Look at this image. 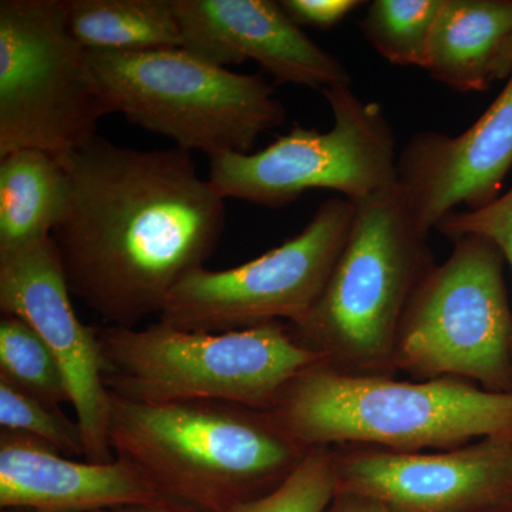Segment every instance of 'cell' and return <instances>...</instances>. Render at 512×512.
I'll use <instances>...</instances> for the list:
<instances>
[{
	"label": "cell",
	"instance_id": "8fae6325",
	"mask_svg": "<svg viewBox=\"0 0 512 512\" xmlns=\"http://www.w3.org/2000/svg\"><path fill=\"white\" fill-rule=\"evenodd\" d=\"M0 311L25 320L59 360L82 430L86 460H116L107 436L110 393L103 379L99 328L84 325L74 312L53 237L0 255Z\"/></svg>",
	"mask_w": 512,
	"mask_h": 512
},
{
	"label": "cell",
	"instance_id": "8992f818",
	"mask_svg": "<svg viewBox=\"0 0 512 512\" xmlns=\"http://www.w3.org/2000/svg\"><path fill=\"white\" fill-rule=\"evenodd\" d=\"M89 59L110 114L210 160L251 153L262 134L285 121L264 77L232 72L184 49L89 52Z\"/></svg>",
	"mask_w": 512,
	"mask_h": 512
},
{
	"label": "cell",
	"instance_id": "d6986e66",
	"mask_svg": "<svg viewBox=\"0 0 512 512\" xmlns=\"http://www.w3.org/2000/svg\"><path fill=\"white\" fill-rule=\"evenodd\" d=\"M444 0H375L360 22L373 49L394 66H426Z\"/></svg>",
	"mask_w": 512,
	"mask_h": 512
},
{
	"label": "cell",
	"instance_id": "9a60e30c",
	"mask_svg": "<svg viewBox=\"0 0 512 512\" xmlns=\"http://www.w3.org/2000/svg\"><path fill=\"white\" fill-rule=\"evenodd\" d=\"M167 503L123 460H70L45 441L0 430V508L96 512L123 505ZM171 503V501H168Z\"/></svg>",
	"mask_w": 512,
	"mask_h": 512
},
{
	"label": "cell",
	"instance_id": "e0dca14e",
	"mask_svg": "<svg viewBox=\"0 0 512 512\" xmlns=\"http://www.w3.org/2000/svg\"><path fill=\"white\" fill-rule=\"evenodd\" d=\"M69 198V174L56 157L20 150L0 158V255L53 237Z\"/></svg>",
	"mask_w": 512,
	"mask_h": 512
},
{
	"label": "cell",
	"instance_id": "2e32d148",
	"mask_svg": "<svg viewBox=\"0 0 512 512\" xmlns=\"http://www.w3.org/2000/svg\"><path fill=\"white\" fill-rule=\"evenodd\" d=\"M424 70L460 93L512 74V0H444Z\"/></svg>",
	"mask_w": 512,
	"mask_h": 512
},
{
	"label": "cell",
	"instance_id": "ffe728a7",
	"mask_svg": "<svg viewBox=\"0 0 512 512\" xmlns=\"http://www.w3.org/2000/svg\"><path fill=\"white\" fill-rule=\"evenodd\" d=\"M0 379L60 409L72 403L59 360L32 326L18 316L0 318Z\"/></svg>",
	"mask_w": 512,
	"mask_h": 512
},
{
	"label": "cell",
	"instance_id": "7c38bea8",
	"mask_svg": "<svg viewBox=\"0 0 512 512\" xmlns=\"http://www.w3.org/2000/svg\"><path fill=\"white\" fill-rule=\"evenodd\" d=\"M336 493L373 498L399 512H471L512 495V439L451 450L335 447Z\"/></svg>",
	"mask_w": 512,
	"mask_h": 512
},
{
	"label": "cell",
	"instance_id": "7402d4cb",
	"mask_svg": "<svg viewBox=\"0 0 512 512\" xmlns=\"http://www.w3.org/2000/svg\"><path fill=\"white\" fill-rule=\"evenodd\" d=\"M0 430L16 431L45 441L66 457L86 458L77 420L67 419L62 410L3 379H0Z\"/></svg>",
	"mask_w": 512,
	"mask_h": 512
},
{
	"label": "cell",
	"instance_id": "4fadbf2b",
	"mask_svg": "<svg viewBox=\"0 0 512 512\" xmlns=\"http://www.w3.org/2000/svg\"><path fill=\"white\" fill-rule=\"evenodd\" d=\"M512 168V74L487 111L458 136L414 134L399 153V188L424 235L464 207L500 197Z\"/></svg>",
	"mask_w": 512,
	"mask_h": 512
},
{
	"label": "cell",
	"instance_id": "5b68a950",
	"mask_svg": "<svg viewBox=\"0 0 512 512\" xmlns=\"http://www.w3.org/2000/svg\"><path fill=\"white\" fill-rule=\"evenodd\" d=\"M103 379L114 396L165 404L221 402L271 410L286 384L325 363L286 322L208 333L158 322L99 329Z\"/></svg>",
	"mask_w": 512,
	"mask_h": 512
},
{
	"label": "cell",
	"instance_id": "d4e9b609",
	"mask_svg": "<svg viewBox=\"0 0 512 512\" xmlns=\"http://www.w3.org/2000/svg\"><path fill=\"white\" fill-rule=\"evenodd\" d=\"M326 512H399L389 505L362 497V495L349 493H336Z\"/></svg>",
	"mask_w": 512,
	"mask_h": 512
},
{
	"label": "cell",
	"instance_id": "603a6c76",
	"mask_svg": "<svg viewBox=\"0 0 512 512\" xmlns=\"http://www.w3.org/2000/svg\"><path fill=\"white\" fill-rule=\"evenodd\" d=\"M437 229L451 241L466 234L490 238L501 249L512 271V187L483 208L453 212Z\"/></svg>",
	"mask_w": 512,
	"mask_h": 512
},
{
	"label": "cell",
	"instance_id": "4316f807",
	"mask_svg": "<svg viewBox=\"0 0 512 512\" xmlns=\"http://www.w3.org/2000/svg\"><path fill=\"white\" fill-rule=\"evenodd\" d=\"M471 512H512V495L504 498V500L497 501V503L485 505V507Z\"/></svg>",
	"mask_w": 512,
	"mask_h": 512
},
{
	"label": "cell",
	"instance_id": "52a82bcc",
	"mask_svg": "<svg viewBox=\"0 0 512 512\" xmlns=\"http://www.w3.org/2000/svg\"><path fill=\"white\" fill-rule=\"evenodd\" d=\"M414 292L397 335V372L413 380H466L512 392V309L505 258L483 235L454 238Z\"/></svg>",
	"mask_w": 512,
	"mask_h": 512
},
{
	"label": "cell",
	"instance_id": "484cf974",
	"mask_svg": "<svg viewBox=\"0 0 512 512\" xmlns=\"http://www.w3.org/2000/svg\"><path fill=\"white\" fill-rule=\"evenodd\" d=\"M96 512H201L184 507V505L174 503H154V504H136L123 505V507L107 508Z\"/></svg>",
	"mask_w": 512,
	"mask_h": 512
},
{
	"label": "cell",
	"instance_id": "9c48e42d",
	"mask_svg": "<svg viewBox=\"0 0 512 512\" xmlns=\"http://www.w3.org/2000/svg\"><path fill=\"white\" fill-rule=\"evenodd\" d=\"M333 114L328 131L293 127L264 150L210 160L208 181L224 200L281 208L312 190L360 202L399 185L396 136L379 104L350 83L322 90Z\"/></svg>",
	"mask_w": 512,
	"mask_h": 512
},
{
	"label": "cell",
	"instance_id": "cb8c5ba5",
	"mask_svg": "<svg viewBox=\"0 0 512 512\" xmlns=\"http://www.w3.org/2000/svg\"><path fill=\"white\" fill-rule=\"evenodd\" d=\"M282 9L298 26L328 30L365 2L359 0H281Z\"/></svg>",
	"mask_w": 512,
	"mask_h": 512
},
{
	"label": "cell",
	"instance_id": "44dd1931",
	"mask_svg": "<svg viewBox=\"0 0 512 512\" xmlns=\"http://www.w3.org/2000/svg\"><path fill=\"white\" fill-rule=\"evenodd\" d=\"M335 495V447H313L274 491L228 512H326Z\"/></svg>",
	"mask_w": 512,
	"mask_h": 512
},
{
	"label": "cell",
	"instance_id": "ac0fdd59",
	"mask_svg": "<svg viewBox=\"0 0 512 512\" xmlns=\"http://www.w3.org/2000/svg\"><path fill=\"white\" fill-rule=\"evenodd\" d=\"M67 25L87 52L181 49L173 0H69Z\"/></svg>",
	"mask_w": 512,
	"mask_h": 512
},
{
	"label": "cell",
	"instance_id": "3957f363",
	"mask_svg": "<svg viewBox=\"0 0 512 512\" xmlns=\"http://www.w3.org/2000/svg\"><path fill=\"white\" fill-rule=\"evenodd\" d=\"M303 446L439 451L512 439V392L466 380L345 375L319 363L291 380L271 410Z\"/></svg>",
	"mask_w": 512,
	"mask_h": 512
},
{
	"label": "cell",
	"instance_id": "7a4b0ae2",
	"mask_svg": "<svg viewBox=\"0 0 512 512\" xmlns=\"http://www.w3.org/2000/svg\"><path fill=\"white\" fill-rule=\"evenodd\" d=\"M114 457L137 468L165 500L228 512L274 491L311 448L268 410L221 402L148 404L110 394Z\"/></svg>",
	"mask_w": 512,
	"mask_h": 512
},
{
	"label": "cell",
	"instance_id": "30bf717a",
	"mask_svg": "<svg viewBox=\"0 0 512 512\" xmlns=\"http://www.w3.org/2000/svg\"><path fill=\"white\" fill-rule=\"evenodd\" d=\"M356 204L330 198L298 235L222 271L185 276L164 303L160 322L194 332L221 333L272 322L296 325L309 315L348 241Z\"/></svg>",
	"mask_w": 512,
	"mask_h": 512
},
{
	"label": "cell",
	"instance_id": "277c9868",
	"mask_svg": "<svg viewBox=\"0 0 512 512\" xmlns=\"http://www.w3.org/2000/svg\"><path fill=\"white\" fill-rule=\"evenodd\" d=\"M429 237L399 185L356 202L348 241L309 315L291 326L305 348L345 375L396 377L397 335L433 268Z\"/></svg>",
	"mask_w": 512,
	"mask_h": 512
},
{
	"label": "cell",
	"instance_id": "6da1fadb",
	"mask_svg": "<svg viewBox=\"0 0 512 512\" xmlns=\"http://www.w3.org/2000/svg\"><path fill=\"white\" fill-rule=\"evenodd\" d=\"M63 164L70 198L53 239L70 292L109 326L136 328L214 254L225 200L180 148L97 134Z\"/></svg>",
	"mask_w": 512,
	"mask_h": 512
},
{
	"label": "cell",
	"instance_id": "83f0119b",
	"mask_svg": "<svg viewBox=\"0 0 512 512\" xmlns=\"http://www.w3.org/2000/svg\"><path fill=\"white\" fill-rule=\"evenodd\" d=\"M2 512H36V511L23 510V508H6V510H2Z\"/></svg>",
	"mask_w": 512,
	"mask_h": 512
},
{
	"label": "cell",
	"instance_id": "ba28073f",
	"mask_svg": "<svg viewBox=\"0 0 512 512\" xmlns=\"http://www.w3.org/2000/svg\"><path fill=\"white\" fill-rule=\"evenodd\" d=\"M67 15L69 0L0 2V158L40 150L64 163L110 114Z\"/></svg>",
	"mask_w": 512,
	"mask_h": 512
},
{
	"label": "cell",
	"instance_id": "5bb4252c",
	"mask_svg": "<svg viewBox=\"0 0 512 512\" xmlns=\"http://www.w3.org/2000/svg\"><path fill=\"white\" fill-rule=\"evenodd\" d=\"M185 52L228 69L254 60L275 83L323 89L350 83L335 56L316 45L274 0H173Z\"/></svg>",
	"mask_w": 512,
	"mask_h": 512
}]
</instances>
